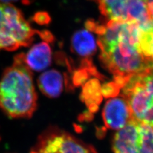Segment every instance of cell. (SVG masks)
Listing matches in <instances>:
<instances>
[{
    "instance_id": "obj_1",
    "label": "cell",
    "mask_w": 153,
    "mask_h": 153,
    "mask_svg": "<svg viewBox=\"0 0 153 153\" xmlns=\"http://www.w3.org/2000/svg\"><path fill=\"white\" fill-rule=\"evenodd\" d=\"M94 27L98 36L100 59L113 74L118 87H122L131 76L153 66V61L138 47L137 24L108 21L106 25L96 23Z\"/></svg>"
},
{
    "instance_id": "obj_2",
    "label": "cell",
    "mask_w": 153,
    "mask_h": 153,
    "mask_svg": "<svg viewBox=\"0 0 153 153\" xmlns=\"http://www.w3.org/2000/svg\"><path fill=\"white\" fill-rule=\"evenodd\" d=\"M36 102L32 71L25 54H19L0 80V108L10 117L29 118L35 111Z\"/></svg>"
},
{
    "instance_id": "obj_3",
    "label": "cell",
    "mask_w": 153,
    "mask_h": 153,
    "mask_svg": "<svg viewBox=\"0 0 153 153\" xmlns=\"http://www.w3.org/2000/svg\"><path fill=\"white\" fill-rule=\"evenodd\" d=\"M121 88L132 118L153 127V66L131 76Z\"/></svg>"
},
{
    "instance_id": "obj_4",
    "label": "cell",
    "mask_w": 153,
    "mask_h": 153,
    "mask_svg": "<svg viewBox=\"0 0 153 153\" xmlns=\"http://www.w3.org/2000/svg\"><path fill=\"white\" fill-rule=\"evenodd\" d=\"M40 31L33 29L22 12L12 4L0 3V50L13 51L30 45Z\"/></svg>"
},
{
    "instance_id": "obj_5",
    "label": "cell",
    "mask_w": 153,
    "mask_h": 153,
    "mask_svg": "<svg viewBox=\"0 0 153 153\" xmlns=\"http://www.w3.org/2000/svg\"><path fill=\"white\" fill-rule=\"evenodd\" d=\"M114 153H153V127L132 119L115 134Z\"/></svg>"
},
{
    "instance_id": "obj_6",
    "label": "cell",
    "mask_w": 153,
    "mask_h": 153,
    "mask_svg": "<svg viewBox=\"0 0 153 153\" xmlns=\"http://www.w3.org/2000/svg\"><path fill=\"white\" fill-rule=\"evenodd\" d=\"M108 21L136 23L144 26L152 19L146 0H95Z\"/></svg>"
},
{
    "instance_id": "obj_7",
    "label": "cell",
    "mask_w": 153,
    "mask_h": 153,
    "mask_svg": "<svg viewBox=\"0 0 153 153\" xmlns=\"http://www.w3.org/2000/svg\"><path fill=\"white\" fill-rule=\"evenodd\" d=\"M31 153H98L94 148L70 134L49 128L38 138Z\"/></svg>"
},
{
    "instance_id": "obj_8",
    "label": "cell",
    "mask_w": 153,
    "mask_h": 153,
    "mask_svg": "<svg viewBox=\"0 0 153 153\" xmlns=\"http://www.w3.org/2000/svg\"><path fill=\"white\" fill-rule=\"evenodd\" d=\"M102 115L106 126L117 131L133 119L130 108L123 95L110 99L105 105Z\"/></svg>"
},
{
    "instance_id": "obj_9",
    "label": "cell",
    "mask_w": 153,
    "mask_h": 153,
    "mask_svg": "<svg viewBox=\"0 0 153 153\" xmlns=\"http://www.w3.org/2000/svg\"><path fill=\"white\" fill-rule=\"evenodd\" d=\"M25 58L31 70L37 71L45 70L51 63L52 51L49 42L44 40L32 46L25 54Z\"/></svg>"
},
{
    "instance_id": "obj_10",
    "label": "cell",
    "mask_w": 153,
    "mask_h": 153,
    "mask_svg": "<svg viewBox=\"0 0 153 153\" xmlns=\"http://www.w3.org/2000/svg\"><path fill=\"white\" fill-rule=\"evenodd\" d=\"M38 84L41 91L50 98L60 95L63 88V77L56 70H52L44 72L39 76Z\"/></svg>"
},
{
    "instance_id": "obj_11",
    "label": "cell",
    "mask_w": 153,
    "mask_h": 153,
    "mask_svg": "<svg viewBox=\"0 0 153 153\" xmlns=\"http://www.w3.org/2000/svg\"><path fill=\"white\" fill-rule=\"evenodd\" d=\"M93 33L86 28L76 32L74 35L71 39V47L79 56L90 57L97 51L98 44Z\"/></svg>"
},
{
    "instance_id": "obj_12",
    "label": "cell",
    "mask_w": 153,
    "mask_h": 153,
    "mask_svg": "<svg viewBox=\"0 0 153 153\" xmlns=\"http://www.w3.org/2000/svg\"><path fill=\"white\" fill-rule=\"evenodd\" d=\"M34 20L40 25H44L49 22L50 18L45 12H38L35 16Z\"/></svg>"
},
{
    "instance_id": "obj_13",
    "label": "cell",
    "mask_w": 153,
    "mask_h": 153,
    "mask_svg": "<svg viewBox=\"0 0 153 153\" xmlns=\"http://www.w3.org/2000/svg\"><path fill=\"white\" fill-rule=\"evenodd\" d=\"M19 1H20V0H0L1 3H8V4H10V3H13V2H17ZM22 1L26 3L28 1V0H22Z\"/></svg>"
}]
</instances>
